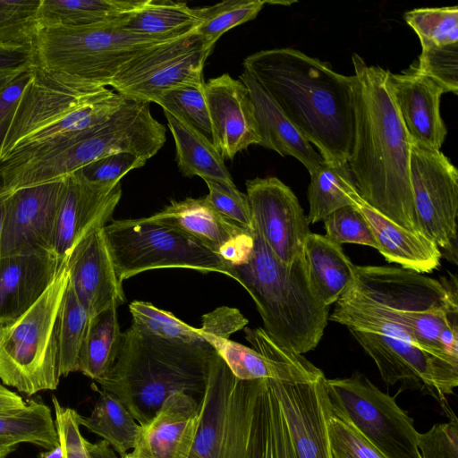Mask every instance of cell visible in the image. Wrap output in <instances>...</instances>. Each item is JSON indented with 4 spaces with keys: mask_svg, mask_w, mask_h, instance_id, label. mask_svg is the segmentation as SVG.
<instances>
[{
    "mask_svg": "<svg viewBox=\"0 0 458 458\" xmlns=\"http://www.w3.org/2000/svg\"><path fill=\"white\" fill-rule=\"evenodd\" d=\"M69 284L90 317L125 301L107 247L104 226L94 230L71 253Z\"/></svg>",
    "mask_w": 458,
    "mask_h": 458,
    "instance_id": "20",
    "label": "cell"
},
{
    "mask_svg": "<svg viewBox=\"0 0 458 458\" xmlns=\"http://www.w3.org/2000/svg\"><path fill=\"white\" fill-rule=\"evenodd\" d=\"M175 144V160L182 174L234 185L233 178L213 142L202 132L164 112Z\"/></svg>",
    "mask_w": 458,
    "mask_h": 458,
    "instance_id": "29",
    "label": "cell"
},
{
    "mask_svg": "<svg viewBox=\"0 0 458 458\" xmlns=\"http://www.w3.org/2000/svg\"><path fill=\"white\" fill-rule=\"evenodd\" d=\"M99 396L89 417L80 416V425L101 437L121 457L135 446L140 425L112 393L96 388Z\"/></svg>",
    "mask_w": 458,
    "mask_h": 458,
    "instance_id": "32",
    "label": "cell"
},
{
    "mask_svg": "<svg viewBox=\"0 0 458 458\" xmlns=\"http://www.w3.org/2000/svg\"><path fill=\"white\" fill-rule=\"evenodd\" d=\"M89 318L88 310L77 298L68 280L59 316L61 377L78 371L79 354Z\"/></svg>",
    "mask_w": 458,
    "mask_h": 458,
    "instance_id": "35",
    "label": "cell"
},
{
    "mask_svg": "<svg viewBox=\"0 0 458 458\" xmlns=\"http://www.w3.org/2000/svg\"><path fill=\"white\" fill-rule=\"evenodd\" d=\"M104 233L121 283L158 268L217 272L233 279L231 264L219 253L185 232L148 216L114 220L104 226Z\"/></svg>",
    "mask_w": 458,
    "mask_h": 458,
    "instance_id": "10",
    "label": "cell"
},
{
    "mask_svg": "<svg viewBox=\"0 0 458 458\" xmlns=\"http://www.w3.org/2000/svg\"><path fill=\"white\" fill-rule=\"evenodd\" d=\"M38 458H62L60 444L50 450L40 453Z\"/></svg>",
    "mask_w": 458,
    "mask_h": 458,
    "instance_id": "53",
    "label": "cell"
},
{
    "mask_svg": "<svg viewBox=\"0 0 458 458\" xmlns=\"http://www.w3.org/2000/svg\"><path fill=\"white\" fill-rule=\"evenodd\" d=\"M420 45L445 46L458 43V6L422 7L403 15Z\"/></svg>",
    "mask_w": 458,
    "mask_h": 458,
    "instance_id": "37",
    "label": "cell"
},
{
    "mask_svg": "<svg viewBox=\"0 0 458 458\" xmlns=\"http://www.w3.org/2000/svg\"><path fill=\"white\" fill-rule=\"evenodd\" d=\"M410 182L420 234L456 263L458 171L440 150L411 145Z\"/></svg>",
    "mask_w": 458,
    "mask_h": 458,
    "instance_id": "13",
    "label": "cell"
},
{
    "mask_svg": "<svg viewBox=\"0 0 458 458\" xmlns=\"http://www.w3.org/2000/svg\"><path fill=\"white\" fill-rule=\"evenodd\" d=\"M323 223L325 236L339 245L355 243L377 250L376 239L368 223L352 205L334 211Z\"/></svg>",
    "mask_w": 458,
    "mask_h": 458,
    "instance_id": "44",
    "label": "cell"
},
{
    "mask_svg": "<svg viewBox=\"0 0 458 458\" xmlns=\"http://www.w3.org/2000/svg\"><path fill=\"white\" fill-rule=\"evenodd\" d=\"M458 319L457 278L440 281L403 267L355 266L354 281L335 303L328 320L366 330L385 325L422 350L458 366L443 350L439 335Z\"/></svg>",
    "mask_w": 458,
    "mask_h": 458,
    "instance_id": "3",
    "label": "cell"
},
{
    "mask_svg": "<svg viewBox=\"0 0 458 458\" xmlns=\"http://www.w3.org/2000/svg\"><path fill=\"white\" fill-rule=\"evenodd\" d=\"M66 264L52 250L0 258V324L31 307Z\"/></svg>",
    "mask_w": 458,
    "mask_h": 458,
    "instance_id": "23",
    "label": "cell"
},
{
    "mask_svg": "<svg viewBox=\"0 0 458 458\" xmlns=\"http://www.w3.org/2000/svg\"><path fill=\"white\" fill-rule=\"evenodd\" d=\"M204 92L211 123V141L224 159L250 145L260 136L248 88L228 73L205 82Z\"/></svg>",
    "mask_w": 458,
    "mask_h": 458,
    "instance_id": "19",
    "label": "cell"
},
{
    "mask_svg": "<svg viewBox=\"0 0 458 458\" xmlns=\"http://www.w3.org/2000/svg\"><path fill=\"white\" fill-rule=\"evenodd\" d=\"M414 71L428 76L445 91L458 93V43L421 46L418 60L410 66Z\"/></svg>",
    "mask_w": 458,
    "mask_h": 458,
    "instance_id": "42",
    "label": "cell"
},
{
    "mask_svg": "<svg viewBox=\"0 0 458 458\" xmlns=\"http://www.w3.org/2000/svg\"><path fill=\"white\" fill-rule=\"evenodd\" d=\"M239 79L248 88L260 136L259 145L282 157L298 159L310 174L324 161L307 139L289 121L274 99L247 72Z\"/></svg>",
    "mask_w": 458,
    "mask_h": 458,
    "instance_id": "25",
    "label": "cell"
},
{
    "mask_svg": "<svg viewBox=\"0 0 458 458\" xmlns=\"http://www.w3.org/2000/svg\"><path fill=\"white\" fill-rule=\"evenodd\" d=\"M39 3L40 0H0V45L32 47Z\"/></svg>",
    "mask_w": 458,
    "mask_h": 458,
    "instance_id": "40",
    "label": "cell"
},
{
    "mask_svg": "<svg viewBox=\"0 0 458 458\" xmlns=\"http://www.w3.org/2000/svg\"><path fill=\"white\" fill-rule=\"evenodd\" d=\"M199 401L177 392L140 425L132 452L140 458H189L199 420Z\"/></svg>",
    "mask_w": 458,
    "mask_h": 458,
    "instance_id": "22",
    "label": "cell"
},
{
    "mask_svg": "<svg viewBox=\"0 0 458 458\" xmlns=\"http://www.w3.org/2000/svg\"><path fill=\"white\" fill-rule=\"evenodd\" d=\"M66 266L24 313L0 324V380L27 395L60 381L59 316L68 284Z\"/></svg>",
    "mask_w": 458,
    "mask_h": 458,
    "instance_id": "8",
    "label": "cell"
},
{
    "mask_svg": "<svg viewBox=\"0 0 458 458\" xmlns=\"http://www.w3.org/2000/svg\"><path fill=\"white\" fill-rule=\"evenodd\" d=\"M0 438L50 450L59 445L50 408L34 400L15 411L0 413Z\"/></svg>",
    "mask_w": 458,
    "mask_h": 458,
    "instance_id": "34",
    "label": "cell"
},
{
    "mask_svg": "<svg viewBox=\"0 0 458 458\" xmlns=\"http://www.w3.org/2000/svg\"><path fill=\"white\" fill-rule=\"evenodd\" d=\"M417 446L421 458H458V420L454 414L448 422L436 423L425 433H419Z\"/></svg>",
    "mask_w": 458,
    "mask_h": 458,
    "instance_id": "47",
    "label": "cell"
},
{
    "mask_svg": "<svg viewBox=\"0 0 458 458\" xmlns=\"http://www.w3.org/2000/svg\"><path fill=\"white\" fill-rule=\"evenodd\" d=\"M208 188L206 197L211 206L224 217L239 227L251 231L252 216L246 194L235 185L222 183L213 180H204Z\"/></svg>",
    "mask_w": 458,
    "mask_h": 458,
    "instance_id": "45",
    "label": "cell"
},
{
    "mask_svg": "<svg viewBox=\"0 0 458 458\" xmlns=\"http://www.w3.org/2000/svg\"><path fill=\"white\" fill-rule=\"evenodd\" d=\"M246 190L254 226L274 255L291 266L303 255L310 233L296 195L274 176L247 180Z\"/></svg>",
    "mask_w": 458,
    "mask_h": 458,
    "instance_id": "16",
    "label": "cell"
},
{
    "mask_svg": "<svg viewBox=\"0 0 458 458\" xmlns=\"http://www.w3.org/2000/svg\"><path fill=\"white\" fill-rule=\"evenodd\" d=\"M148 217L185 232L221 256L250 232L221 216L206 197L173 200Z\"/></svg>",
    "mask_w": 458,
    "mask_h": 458,
    "instance_id": "26",
    "label": "cell"
},
{
    "mask_svg": "<svg viewBox=\"0 0 458 458\" xmlns=\"http://www.w3.org/2000/svg\"><path fill=\"white\" fill-rule=\"evenodd\" d=\"M33 67L32 47H12L0 45V94Z\"/></svg>",
    "mask_w": 458,
    "mask_h": 458,
    "instance_id": "49",
    "label": "cell"
},
{
    "mask_svg": "<svg viewBox=\"0 0 458 458\" xmlns=\"http://www.w3.org/2000/svg\"><path fill=\"white\" fill-rule=\"evenodd\" d=\"M258 380H241L215 351L189 458H246Z\"/></svg>",
    "mask_w": 458,
    "mask_h": 458,
    "instance_id": "11",
    "label": "cell"
},
{
    "mask_svg": "<svg viewBox=\"0 0 458 458\" xmlns=\"http://www.w3.org/2000/svg\"><path fill=\"white\" fill-rule=\"evenodd\" d=\"M117 306L90 317L80 351L78 371L98 381L113 368L121 346L123 332L120 329Z\"/></svg>",
    "mask_w": 458,
    "mask_h": 458,
    "instance_id": "31",
    "label": "cell"
},
{
    "mask_svg": "<svg viewBox=\"0 0 458 458\" xmlns=\"http://www.w3.org/2000/svg\"><path fill=\"white\" fill-rule=\"evenodd\" d=\"M17 444L0 438V458H5L17 448Z\"/></svg>",
    "mask_w": 458,
    "mask_h": 458,
    "instance_id": "52",
    "label": "cell"
},
{
    "mask_svg": "<svg viewBox=\"0 0 458 458\" xmlns=\"http://www.w3.org/2000/svg\"><path fill=\"white\" fill-rule=\"evenodd\" d=\"M242 65L324 161L347 163L354 140L353 75L291 47L256 52Z\"/></svg>",
    "mask_w": 458,
    "mask_h": 458,
    "instance_id": "2",
    "label": "cell"
},
{
    "mask_svg": "<svg viewBox=\"0 0 458 458\" xmlns=\"http://www.w3.org/2000/svg\"><path fill=\"white\" fill-rule=\"evenodd\" d=\"M6 195L0 194V240L3 231V225H4V219L5 215V208H6Z\"/></svg>",
    "mask_w": 458,
    "mask_h": 458,
    "instance_id": "54",
    "label": "cell"
},
{
    "mask_svg": "<svg viewBox=\"0 0 458 458\" xmlns=\"http://www.w3.org/2000/svg\"><path fill=\"white\" fill-rule=\"evenodd\" d=\"M177 38L147 37L115 27L38 28L33 62L38 68L106 87L133 59Z\"/></svg>",
    "mask_w": 458,
    "mask_h": 458,
    "instance_id": "9",
    "label": "cell"
},
{
    "mask_svg": "<svg viewBox=\"0 0 458 458\" xmlns=\"http://www.w3.org/2000/svg\"><path fill=\"white\" fill-rule=\"evenodd\" d=\"M388 81L411 143L440 150L447 134L439 108L444 89L411 67L398 74L389 71Z\"/></svg>",
    "mask_w": 458,
    "mask_h": 458,
    "instance_id": "21",
    "label": "cell"
},
{
    "mask_svg": "<svg viewBox=\"0 0 458 458\" xmlns=\"http://www.w3.org/2000/svg\"><path fill=\"white\" fill-rule=\"evenodd\" d=\"M147 160L131 153L121 152L97 159L80 169L89 181L115 186L131 170L142 167Z\"/></svg>",
    "mask_w": 458,
    "mask_h": 458,
    "instance_id": "46",
    "label": "cell"
},
{
    "mask_svg": "<svg viewBox=\"0 0 458 458\" xmlns=\"http://www.w3.org/2000/svg\"><path fill=\"white\" fill-rule=\"evenodd\" d=\"M325 375L259 379L246 458H331Z\"/></svg>",
    "mask_w": 458,
    "mask_h": 458,
    "instance_id": "7",
    "label": "cell"
},
{
    "mask_svg": "<svg viewBox=\"0 0 458 458\" xmlns=\"http://www.w3.org/2000/svg\"><path fill=\"white\" fill-rule=\"evenodd\" d=\"M354 140L347 164L360 197L372 208L419 233L410 182L411 141L399 114L388 70L352 55Z\"/></svg>",
    "mask_w": 458,
    "mask_h": 458,
    "instance_id": "1",
    "label": "cell"
},
{
    "mask_svg": "<svg viewBox=\"0 0 458 458\" xmlns=\"http://www.w3.org/2000/svg\"><path fill=\"white\" fill-rule=\"evenodd\" d=\"M23 398L0 382V413L12 412L26 405Z\"/></svg>",
    "mask_w": 458,
    "mask_h": 458,
    "instance_id": "51",
    "label": "cell"
},
{
    "mask_svg": "<svg viewBox=\"0 0 458 458\" xmlns=\"http://www.w3.org/2000/svg\"><path fill=\"white\" fill-rule=\"evenodd\" d=\"M147 0H40L36 20L44 27L123 25Z\"/></svg>",
    "mask_w": 458,
    "mask_h": 458,
    "instance_id": "28",
    "label": "cell"
},
{
    "mask_svg": "<svg viewBox=\"0 0 458 458\" xmlns=\"http://www.w3.org/2000/svg\"><path fill=\"white\" fill-rule=\"evenodd\" d=\"M122 197L120 183L89 182L80 170L64 178L55 216L52 251L67 262L74 248L94 230L103 227Z\"/></svg>",
    "mask_w": 458,
    "mask_h": 458,
    "instance_id": "17",
    "label": "cell"
},
{
    "mask_svg": "<svg viewBox=\"0 0 458 458\" xmlns=\"http://www.w3.org/2000/svg\"><path fill=\"white\" fill-rule=\"evenodd\" d=\"M310 175V211L306 216L309 225L323 221L334 211L352 205L351 194L358 190L347 163L334 165L323 161Z\"/></svg>",
    "mask_w": 458,
    "mask_h": 458,
    "instance_id": "33",
    "label": "cell"
},
{
    "mask_svg": "<svg viewBox=\"0 0 458 458\" xmlns=\"http://www.w3.org/2000/svg\"><path fill=\"white\" fill-rule=\"evenodd\" d=\"M351 201L368 223L377 250L386 261L420 274L432 272L439 267L441 251L431 241L399 225L372 208L358 191L351 194Z\"/></svg>",
    "mask_w": 458,
    "mask_h": 458,
    "instance_id": "24",
    "label": "cell"
},
{
    "mask_svg": "<svg viewBox=\"0 0 458 458\" xmlns=\"http://www.w3.org/2000/svg\"><path fill=\"white\" fill-rule=\"evenodd\" d=\"M214 352L208 342L165 339L131 323L123 333L113 368L96 382L101 389L114 394L143 425L174 393L182 392L200 400Z\"/></svg>",
    "mask_w": 458,
    "mask_h": 458,
    "instance_id": "5",
    "label": "cell"
},
{
    "mask_svg": "<svg viewBox=\"0 0 458 458\" xmlns=\"http://www.w3.org/2000/svg\"><path fill=\"white\" fill-rule=\"evenodd\" d=\"M204 20L203 7L191 8L184 2L147 0L119 29L157 38L186 36Z\"/></svg>",
    "mask_w": 458,
    "mask_h": 458,
    "instance_id": "30",
    "label": "cell"
},
{
    "mask_svg": "<svg viewBox=\"0 0 458 458\" xmlns=\"http://www.w3.org/2000/svg\"><path fill=\"white\" fill-rule=\"evenodd\" d=\"M233 279L250 293L265 332L280 346L297 354L320 342L329 308L315 295L303 255L291 266L278 259L254 226L237 245L230 262Z\"/></svg>",
    "mask_w": 458,
    "mask_h": 458,
    "instance_id": "4",
    "label": "cell"
},
{
    "mask_svg": "<svg viewBox=\"0 0 458 458\" xmlns=\"http://www.w3.org/2000/svg\"><path fill=\"white\" fill-rule=\"evenodd\" d=\"M52 403L62 458H118L106 440L90 443L82 437L81 415L74 409L62 406L55 396H52Z\"/></svg>",
    "mask_w": 458,
    "mask_h": 458,
    "instance_id": "36",
    "label": "cell"
},
{
    "mask_svg": "<svg viewBox=\"0 0 458 458\" xmlns=\"http://www.w3.org/2000/svg\"><path fill=\"white\" fill-rule=\"evenodd\" d=\"M365 352L374 360L387 386L419 389L440 403L458 386V366L438 358L411 342L384 335L348 328Z\"/></svg>",
    "mask_w": 458,
    "mask_h": 458,
    "instance_id": "15",
    "label": "cell"
},
{
    "mask_svg": "<svg viewBox=\"0 0 458 458\" xmlns=\"http://www.w3.org/2000/svg\"><path fill=\"white\" fill-rule=\"evenodd\" d=\"M132 323L144 331L160 337L185 343L208 342L201 328H196L160 310L152 303L134 301L129 305Z\"/></svg>",
    "mask_w": 458,
    "mask_h": 458,
    "instance_id": "38",
    "label": "cell"
},
{
    "mask_svg": "<svg viewBox=\"0 0 458 458\" xmlns=\"http://www.w3.org/2000/svg\"><path fill=\"white\" fill-rule=\"evenodd\" d=\"M331 458H385V456L344 419L332 410L327 420Z\"/></svg>",
    "mask_w": 458,
    "mask_h": 458,
    "instance_id": "43",
    "label": "cell"
},
{
    "mask_svg": "<svg viewBox=\"0 0 458 458\" xmlns=\"http://www.w3.org/2000/svg\"><path fill=\"white\" fill-rule=\"evenodd\" d=\"M125 102L106 87L34 66L0 149V164L95 127Z\"/></svg>",
    "mask_w": 458,
    "mask_h": 458,
    "instance_id": "6",
    "label": "cell"
},
{
    "mask_svg": "<svg viewBox=\"0 0 458 458\" xmlns=\"http://www.w3.org/2000/svg\"><path fill=\"white\" fill-rule=\"evenodd\" d=\"M267 0H226L203 7L204 20L196 29L213 46L229 30L256 18Z\"/></svg>",
    "mask_w": 458,
    "mask_h": 458,
    "instance_id": "39",
    "label": "cell"
},
{
    "mask_svg": "<svg viewBox=\"0 0 458 458\" xmlns=\"http://www.w3.org/2000/svg\"><path fill=\"white\" fill-rule=\"evenodd\" d=\"M122 458H140V456L136 455L133 452L127 453Z\"/></svg>",
    "mask_w": 458,
    "mask_h": 458,
    "instance_id": "55",
    "label": "cell"
},
{
    "mask_svg": "<svg viewBox=\"0 0 458 458\" xmlns=\"http://www.w3.org/2000/svg\"><path fill=\"white\" fill-rule=\"evenodd\" d=\"M303 258L310 284L327 307L335 304L354 281V267L339 245L325 235L310 233L304 242Z\"/></svg>",
    "mask_w": 458,
    "mask_h": 458,
    "instance_id": "27",
    "label": "cell"
},
{
    "mask_svg": "<svg viewBox=\"0 0 458 458\" xmlns=\"http://www.w3.org/2000/svg\"><path fill=\"white\" fill-rule=\"evenodd\" d=\"M331 410L349 422L385 458H421L413 420L364 375L326 378Z\"/></svg>",
    "mask_w": 458,
    "mask_h": 458,
    "instance_id": "12",
    "label": "cell"
},
{
    "mask_svg": "<svg viewBox=\"0 0 458 458\" xmlns=\"http://www.w3.org/2000/svg\"><path fill=\"white\" fill-rule=\"evenodd\" d=\"M213 49L196 30L153 47L133 59L110 86L126 99L151 103L164 93L202 85L205 62Z\"/></svg>",
    "mask_w": 458,
    "mask_h": 458,
    "instance_id": "14",
    "label": "cell"
},
{
    "mask_svg": "<svg viewBox=\"0 0 458 458\" xmlns=\"http://www.w3.org/2000/svg\"><path fill=\"white\" fill-rule=\"evenodd\" d=\"M33 68L22 73L0 94V149L20 99L32 79Z\"/></svg>",
    "mask_w": 458,
    "mask_h": 458,
    "instance_id": "50",
    "label": "cell"
},
{
    "mask_svg": "<svg viewBox=\"0 0 458 458\" xmlns=\"http://www.w3.org/2000/svg\"><path fill=\"white\" fill-rule=\"evenodd\" d=\"M64 178L25 187L7 194L0 240V258L23 252L52 250Z\"/></svg>",
    "mask_w": 458,
    "mask_h": 458,
    "instance_id": "18",
    "label": "cell"
},
{
    "mask_svg": "<svg viewBox=\"0 0 458 458\" xmlns=\"http://www.w3.org/2000/svg\"><path fill=\"white\" fill-rule=\"evenodd\" d=\"M248 322L238 309L222 306L202 317L200 328L207 341L213 337L229 339L232 334L246 327Z\"/></svg>",
    "mask_w": 458,
    "mask_h": 458,
    "instance_id": "48",
    "label": "cell"
},
{
    "mask_svg": "<svg viewBox=\"0 0 458 458\" xmlns=\"http://www.w3.org/2000/svg\"><path fill=\"white\" fill-rule=\"evenodd\" d=\"M204 85H190L169 90L158 97L155 103L164 112L184 121L211 140V123Z\"/></svg>",
    "mask_w": 458,
    "mask_h": 458,
    "instance_id": "41",
    "label": "cell"
}]
</instances>
